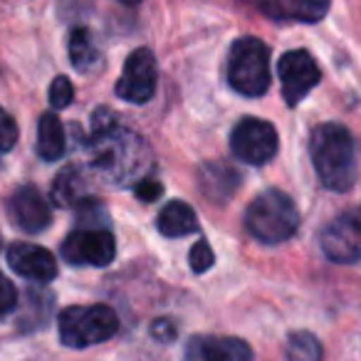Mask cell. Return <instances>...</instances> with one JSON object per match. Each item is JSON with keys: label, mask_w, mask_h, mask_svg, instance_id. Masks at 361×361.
<instances>
[{"label": "cell", "mask_w": 361, "mask_h": 361, "mask_svg": "<svg viewBox=\"0 0 361 361\" xmlns=\"http://www.w3.org/2000/svg\"><path fill=\"white\" fill-rule=\"evenodd\" d=\"M90 159L94 173L114 186L139 183L154 166L149 144L139 134L121 126L109 109L94 111Z\"/></svg>", "instance_id": "cell-1"}, {"label": "cell", "mask_w": 361, "mask_h": 361, "mask_svg": "<svg viewBox=\"0 0 361 361\" xmlns=\"http://www.w3.org/2000/svg\"><path fill=\"white\" fill-rule=\"evenodd\" d=\"M310 154L324 188L344 193L354 186L356 176H359V164H356L354 136L346 126L322 124L319 129H314L310 141Z\"/></svg>", "instance_id": "cell-2"}, {"label": "cell", "mask_w": 361, "mask_h": 361, "mask_svg": "<svg viewBox=\"0 0 361 361\" xmlns=\"http://www.w3.org/2000/svg\"><path fill=\"white\" fill-rule=\"evenodd\" d=\"M245 228L255 240L265 245L290 240L300 228V211L292 203V198L282 191L260 193L245 211Z\"/></svg>", "instance_id": "cell-3"}, {"label": "cell", "mask_w": 361, "mask_h": 361, "mask_svg": "<svg viewBox=\"0 0 361 361\" xmlns=\"http://www.w3.org/2000/svg\"><path fill=\"white\" fill-rule=\"evenodd\" d=\"M57 326H60L62 344L70 349H87V346L109 341L119 331V317L106 305H75L62 310Z\"/></svg>", "instance_id": "cell-4"}, {"label": "cell", "mask_w": 361, "mask_h": 361, "mask_svg": "<svg viewBox=\"0 0 361 361\" xmlns=\"http://www.w3.org/2000/svg\"><path fill=\"white\" fill-rule=\"evenodd\" d=\"M228 82L245 97H260L270 87V47L260 37H240L228 57Z\"/></svg>", "instance_id": "cell-5"}, {"label": "cell", "mask_w": 361, "mask_h": 361, "mask_svg": "<svg viewBox=\"0 0 361 361\" xmlns=\"http://www.w3.org/2000/svg\"><path fill=\"white\" fill-rule=\"evenodd\" d=\"M277 146V131L270 121L255 119V116H247V119L238 121V126L231 134V151L238 161L250 166H265L267 161L275 159Z\"/></svg>", "instance_id": "cell-6"}, {"label": "cell", "mask_w": 361, "mask_h": 361, "mask_svg": "<svg viewBox=\"0 0 361 361\" xmlns=\"http://www.w3.org/2000/svg\"><path fill=\"white\" fill-rule=\"evenodd\" d=\"M319 245L331 262L361 260V206L339 213L319 233Z\"/></svg>", "instance_id": "cell-7"}, {"label": "cell", "mask_w": 361, "mask_h": 361, "mask_svg": "<svg viewBox=\"0 0 361 361\" xmlns=\"http://www.w3.org/2000/svg\"><path fill=\"white\" fill-rule=\"evenodd\" d=\"M277 75L282 82V94L290 106H297L317 85H319V67L314 57L305 50L285 52L277 62Z\"/></svg>", "instance_id": "cell-8"}, {"label": "cell", "mask_w": 361, "mask_h": 361, "mask_svg": "<svg viewBox=\"0 0 361 361\" xmlns=\"http://www.w3.org/2000/svg\"><path fill=\"white\" fill-rule=\"evenodd\" d=\"M116 243L109 231H90L82 228L67 235L62 243V257L70 265H87V267H104L114 260Z\"/></svg>", "instance_id": "cell-9"}, {"label": "cell", "mask_w": 361, "mask_h": 361, "mask_svg": "<svg viewBox=\"0 0 361 361\" xmlns=\"http://www.w3.org/2000/svg\"><path fill=\"white\" fill-rule=\"evenodd\" d=\"M156 60L154 52L141 47L129 55L121 72L119 82H116V97L131 104H146L156 92Z\"/></svg>", "instance_id": "cell-10"}, {"label": "cell", "mask_w": 361, "mask_h": 361, "mask_svg": "<svg viewBox=\"0 0 361 361\" xmlns=\"http://www.w3.org/2000/svg\"><path fill=\"white\" fill-rule=\"evenodd\" d=\"M8 216L25 233H42L52 221L50 203L35 186H20L8 201Z\"/></svg>", "instance_id": "cell-11"}, {"label": "cell", "mask_w": 361, "mask_h": 361, "mask_svg": "<svg viewBox=\"0 0 361 361\" xmlns=\"http://www.w3.org/2000/svg\"><path fill=\"white\" fill-rule=\"evenodd\" d=\"M252 349L238 336H193L186 344L183 361H250Z\"/></svg>", "instance_id": "cell-12"}, {"label": "cell", "mask_w": 361, "mask_h": 361, "mask_svg": "<svg viewBox=\"0 0 361 361\" xmlns=\"http://www.w3.org/2000/svg\"><path fill=\"white\" fill-rule=\"evenodd\" d=\"M8 265L20 277L32 282H50L57 277V260L50 250L32 243H13L8 245Z\"/></svg>", "instance_id": "cell-13"}, {"label": "cell", "mask_w": 361, "mask_h": 361, "mask_svg": "<svg viewBox=\"0 0 361 361\" xmlns=\"http://www.w3.org/2000/svg\"><path fill=\"white\" fill-rule=\"evenodd\" d=\"M262 16L280 23H319L331 0H252Z\"/></svg>", "instance_id": "cell-14"}, {"label": "cell", "mask_w": 361, "mask_h": 361, "mask_svg": "<svg viewBox=\"0 0 361 361\" xmlns=\"http://www.w3.org/2000/svg\"><path fill=\"white\" fill-rule=\"evenodd\" d=\"M87 188H90V180H87L85 171L80 166H67L62 169L60 173L55 176L52 180V188H50V198L55 206L60 208H70L82 203L87 196Z\"/></svg>", "instance_id": "cell-15"}, {"label": "cell", "mask_w": 361, "mask_h": 361, "mask_svg": "<svg viewBox=\"0 0 361 361\" xmlns=\"http://www.w3.org/2000/svg\"><path fill=\"white\" fill-rule=\"evenodd\" d=\"M240 186V176L226 164H206L201 171V188L216 203H226Z\"/></svg>", "instance_id": "cell-16"}, {"label": "cell", "mask_w": 361, "mask_h": 361, "mask_svg": "<svg viewBox=\"0 0 361 361\" xmlns=\"http://www.w3.org/2000/svg\"><path fill=\"white\" fill-rule=\"evenodd\" d=\"M159 231L166 238H183L198 233V218L193 208L183 201H171L159 213Z\"/></svg>", "instance_id": "cell-17"}, {"label": "cell", "mask_w": 361, "mask_h": 361, "mask_svg": "<svg viewBox=\"0 0 361 361\" xmlns=\"http://www.w3.org/2000/svg\"><path fill=\"white\" fill-rule=\"evenodd\" d=\"M67 149L65 141V129H62V121L57 119V114L47 111L40 116V124H37V154L45 161H57Z\"/></svg>", "instance_id": "cell-18"}, {"label": "cell", "mask_w": 361, "mask_h": 361, "mask_svg": "<svg viewBox=\"0 0 361 361\" xmlns=\"http://www.w3.org/2000/svg\"><path fill=\"white\" fill-rule=\"evenodd\" d=\"M70 60L82 72H90L99 65V50L92 42V32L87 27H77L70 35Z\"/></svg>", "instance_id": "cell-19"}, {"label": "cell", "mask_w": 361, "mask_h": 361, "mask_svg": "<svg viewBox=\"0 0 361 361\" xmlns=\"http://www.w3.org/2000/svg\"><path fill=\"white\" fill-rule=\"evenodd\" d=\"M290 361H322V344L312 331H295L287 341Z\"/></svg>", "instance_id": "cell-20"}, {"label": "cell", "mask_w": 361, "mask_h": 361, "mask_svg": "<svg viewBox=\"0 0 361 361\" xmlns=\"http://www.w3.org/2000/svg\"><path fill=\"white\" fill-rule=\"evenodd\" d=\"M77 218L90 231H99L102 226H106V211L97 198H85L82 203H77ZM102 231H106V228H102Z\"/></svg>", "instance_id": "cell-21"}, {"label": "cell", "mask_w": 361, "mask_h": 361, "mask_svg": "<svg viewBox=\"0 0 361 361\" xmlns=\"http://www.w3.org/2000/svg\"><path fill=\"white\" fill-rule=\"evenodd\" d=\"M18 141V124L3 106H0V154H6Z\"/></svg>", "instance_id": "cell-22"}, {"label": "cell", "mask_w": 361, "mask_h": 361, "mask_svg": "<svg viewBox=\"0 0 361 361\" xmlns=\"http://www.w3.org/2000/svg\"><path fill=\"white\" fill-rule=\"evenodd\" d=\"M213 250H211V245H208L206 240H198L196 245L191 247V270L193 272H206V270H211L213 267Z\"/></svg>", "instance_id": "cell-23"}, {"label": "cell", "mask_w": 361, "mask_h": 361, "mask_svg": "<svg viewBox=\"0 0 361 361\" xmlns=\"http://www.w3.org/2000/svg\"><path fill=\"white\" fill-rule=\"evenodd\" d=\"M72 97H75L72 82L67 80V77H57V80L52 82V87H50V102H52V106H57V109H65V106H70Z\"/></svg>", "instance_id": "cell-24"}, {"label": "cell", "mask_w": 361, "mask_h": 361, "mask_svg": "<svg viewBox=\"0 0 361 361\" xmlns=\"http://www.w3.org/2000/svg\"><path fill=\"white\" fill-rule=\"evenodd\" d=\"M18 305V290L11 280H6V275L0 272V317L13 312Z\"/></svg>", "instance_id": "cell-25"}, {"label": "cell", "mask_w": 361, "mask_h": 361, "mask_svg": "<svg viewBox=\"0 0 361 361\" xmlns=\"http://www.w3.org/2000/svg\"><path fill=\"white\" fill-rule=\"evenodd\" d=\"M134 191H136V196H139L141 201L151 203V201H156V198L161 196V191H164V188H161V183H156V180H139Z\"/></svg>", "instance_id": "cell-26"}, {"label": "cell", "mask_w": 361, "mask_h": 361, "mask_svg": "<svg viewBox=\"0 0 361 361\" xmlns=\"http://www.w3.org/2000/svg\"><path fill=\"white\" fill-rule=\"evenodd\" d=\"M119 3H124V6H139L141 0H119Z\"/></svg>", "instance_id": "cell-27"}]
</instances>
